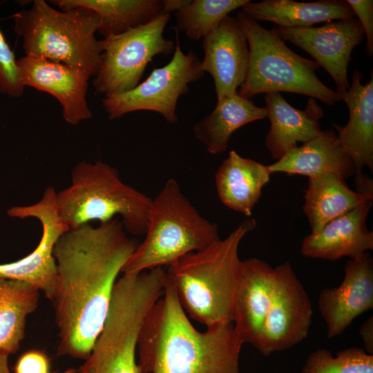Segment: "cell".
<instances>
[{
  "instance_id": "cell-6",
  "label": "cell",
  "mask_w": 373,
  "mask_h": 373,
  "mask_svg": "<svg viewBox=\"0 0 373 373\" xmlns=\"http://www.w3.org/2000/svg\"><path fill=\"white\" fill-rule=\"evenodd\" d=\"M12 18L15 32L22 39L26 55L96 75L102 49L95 37L99 19L93 10L84 7L58 10L44 0H34L30 8L21 10Z\"/></svg>"
},
{
  "instance_id": "cell-22",
  "label": "cell",
  "mask_w": 373,
  "mask_h": 373,
  "mask_svg": "<svg viewBox=\"0 0 373 373\" xmlns=\"http://www.w3.org/2000/svg\"><path fill=\"white\" fill-rule=\"evenodd\" d=\"M242 12L257 21L273 22L281 28L309 27L321 22L354 18L346 0L298 2L293 0L249 1Z\"/></svg>"
},
{
  "instance_id": "cell-9",
  "label": "cell",
  "mask_w": 373,
  "mask_h": 373,
  "mask_svg": "<svg viewBox=\"0 0 373 373\" xmlns=\"http://www.w3.org/2000/svg\"><path fill=\"white\" fill-rule=\"evenodd\" d=\"M176 34L173 55L166 65L153 70L144 81L131 90L104 96L102 105L109 119L134 111H150L160 114L170 124L178 122L179 97L187 93L189 84L201 79L204 73L200 59L193 50L183 52Z\"/></svg>"
},
{
  "instance_id": "cell-23",
  "label": "cell",
  "mask_w": 373,
  "mask_h": 373,
  "mask_svg": "<svg viewBox=\"0 0 373 373\" xmlns=\"http://www.w3.org/2000/svg\"><path fill=\"white\" fill-rule=\"evenodd\" d=\"M303 211L312 233L358 206L372 202L373 193L354 191L345 179L333 173L308 178Z\"/></svg>"
},
{
  "instance_id": "cell-10",
  "label": "cell",
  "mask_w": 373,
  "mask_h": 373,
  "mask_svg": "<svg viewBox=\"0 0 373 373\" xmlns=\"http://www.w3.org/2000/svg\"><path fill=\"white\" fill-rule=\"evenodd\" d=\"M309 296L291 264L274 267L271 305L255 347L264 356L289 349L304 340L312 319Z\"/></svg>"
},
{
  "instance_id": "cell-3",
  "label": "cell",
  "mask_w": 373,
  "mask_h": 373,
  "mask_svg": "<svg viewBox=\"0 0 373 373\" xmlns=\"http://www.w3.org/2000/svg\"><path fill=\"white\" fill-rule=\"evenodd\" d=\"M256 226L255 219H247L224 239L184 255L165 271L186 314L207 327L233 322L242 269L238 249Z\"/></svg>"
},
{
  "instance_id": "cell-30",
  "label": "cell",
  "mask_w": 373,
  "mask_h": 373,
  "mask_svg": "<svg viewBox=\"0 0 373 373\" xmlns=\"http://www.w3.org/2000/svg\"><path fill=\"white\" fill-rule=\"evenodd\" d=\"M355 15L358 17L366 36L365 52L367 56L373 55V1L346 0Z\"/></svg>"
},
{
  "instance_id": "cell-13",
  "label": "cell",
  "mask_w": 373,
  "mask_h": 373,
  "mask_svg": "<svg viewBox=\"0 0 373 373\" xmlns=\"http://www.w3.org/2000/svg\"><path fill=\"white\" fill-rule=\"evenodd\" d=\"M24 87L34 88L52 95L59 102L64 120L76 125L90 119L93 113L87 102L86 71L45 58L25 55L17 59Z\"/></svg>"
},
{
  "instance_id": "cell-16",
  "label": "cell",
  "mask_w": 373,
  "mask_h": 373,
  "mask_svg": "<svg viewBox=\"0 0 373 373\" xmlns=\"http://www.w3.org/2000/svg\"><path fill=\"white\" fill-rule=\"evenodd\" d=\"M372 202H367L306 236L300 251L308 258L336 260L355 258L373 249V233L366 225Z\"/></svg>"
},
{
  "instance_id": "cell-27",
  "label": "cell",
  "mask_w": 373,
  "mask_h": 373,
  "mask_svg": "<svg viewBox=\"0 0 373 373\" xmlns=\"http://www.w3.org/2000/svg\"><path fill=\"white\" fill-rule=\"evenodd\" d=\"M249 0H193L175 12V30L191 40L202 39L224 17Z\"/></svg>"
},
{
  "instance_id": "cell-5",
  "label": "cell",
  "mask_w": 373,
  "mask_h": 373,
  "mask_svg": "<svg viewBox=\"0 0 373 373\" xmlns=\"http://www.w3.org/2000/svg\"><path fill=\"white\" fill-rule=\"evenodd\" d=\"M144 235L123 267V274L169 266L220 240L217 224L200 215L173 178L152 199Z\"/></svg>"
},
{
  "instance_id": "cell-17",
  "label": "cell",
  "mask_w": 373,
  "mask_h": 373,
  "mask_svg": "<svg viewBox=\"0 0 373 373\" xmlns=\"http://www.w3.org/2000/svg\"><path fill=\"white\" fill-rule=\"evenodd\" d=\"M274 272V268L263 260H242L233 324L244 344H257L271 305Z\"/></svg>"
},
{
  "instance_id": "cell-12",
  "label": "cell",
  "mask_w": 373,
  "mask_h": 373,
  "mask_svg": "<svg viewBox=\"0 0 373 373\" xmlns=\"http://www.w3.org/2000/svg\"><path fill=\"white\" fill-rule=\"evenodd\" d=\"M274 28L283 39L306 51L329 73L339 95L348 90L347 68L351 54L365 36L358 19H340L319 27Z\"/></svg>"
},
{
  "instance_id": "cell-25",
  "label": "cell",
  "mask_w": 373,
  "mask_h": 373,
  "mask_svg": "<svg viewBox=\"0 0 373 373\" xmlns=\"http://www.w3.org/2000/svg\"><path fill=\"white\" fill-rule=\"evenodd\" d=\"M61 10L84 7L99 17L97 32L104 38L143 26L164 13L160 0H55Z\"/></svg>"
},
{
  "instance_id": "cell-1",
  "label": "cell",
  "mask_w": 373,
  "mask_h": 373,
  "mask_svg": "<svg viewBox=\"0 0 373 373\" xmlns=\"http://www.w3.org/2000/svg\"><path fill=\"white\" fill-rule=\"evenodd\" d=\"M139 242L114 218L70 229L54 248L57 279L51 302L57 356L86 360L106 318L117 276Z\"/></svg>"
},
{
  "instance_id": "cell-8",
  "label": "cell",
  "mask_w": 373,
  "mask_h": 373,
  "mask_svg": "<svg viewBox=\"0 0 373 373\" xmlns=\"http://www.w3.org/2000/svg\"><path fill=\"white\" fill-rule=\"evenodd\" d=\"M171 14L163 13L150 22L99 41L101 61L93 86L104 96L134 88L149 62L156 55L173 53L175 43L164 37Z\"/></svg>"
},
{
  "instance_id": "cell-11",
  "label": "cell",
  "mask_w": 373,
  "mask_h": 373,
  "mask_svg": "<svg viewBox=\"0 0 373 373\" xmlns=\"http://www.w3.org/2000/svg\"><path fill=\"white\" fill-rule=\"evenodd\" d=\"M7 213L13 218L37 219L42 226V236L29 254L15 262L0 264V277L26 283L51 300L57 279L54 248L59 238L70 229L57 212L55 189L48 186L37 203L13 207Z\"/></svg>"
},
{
  "instance_id": "cell-34",
  "label": "cell",
  "mask_w": 373,
  "mask_h": 373,
  "mask_svg": "<svg viewBox=\"0 0 373 373\" xmlns=\"http://www.w3.org/2000/svg\"><path fill=\"white\" fill-rule=\"evenodd\" d=\"M0 373H10L8 367V355L0 353Z\"/></svg>"
},
{
  "instance_id": "cell-2",
  "label": "cell",
  "mask_w": 373,
  "mask_h": 373,
  "mask_svg": "<svg viewBox=\"0 0 373 373\" xmlns=\"http://www.w3.org/2000/svg\"><path fill=\"white\" fill-rule=\"evenodd\" d=\"M243 344L233 323L196 329L166 277L140 334L137 366L140 373H240Z\"/></svg>"
},
{
  "instance_id": "cell-33",
  "label": "cell",
  "mask_w": 373,
  "mask_h": 373,
  "mask_svg": "<svg viewBox=\"0 0 373 373\" xmlns=\"http://www.w3.org/2000/svg\"><path fill=\"white\" fill-rule=\"evenodd\" d=\"M191 0H164L162 1L164 13L176 12L186 6Z\"/></svg>"
},
{
  "instance_id": "cell-21",
  "label": "cell",
  "mask_w": 373,
  "mask_h": 373,
  "mask_svg": "<svg viewBox=\"0 0 373 373\" xmlns=\"http://www.w3.org/2000/svg\"><path fill=\"white\" fill-rule=\"evenodd\" d=\"M271 175L268 166L232 150L215 174L218 198L227 208L250 216Z\"/></svg>"
},
{
  "instance_id": "cell-4",
  "label": "cell",
  "mask_w": 373,
  "mask_h": 373,
  "mask_svg": "<svg viewBox=\"0 0 373 373\" xmlns=\"http://www.w3.org/2000/svg\"><path fill=\"white\" fill-rule=\"evenodd\" d=\"M151 202L102 161L78 162L72 171L71 184L56 192L57 212L70 229L120 216L124 229L133 236L145 234Z\"/></svg>"
},
{
  "instance_id": "cell-31",
  "label": "cell",
  "mask_w": 373,
  "mask_h": 373,
  "mask_svg": "<svg viewBox=\"0 0 373 373\" xmlns=\"http://www.w3.org/2000/svg\"><path fill=\"white\" fill-rule=\"evenodd\" d=\"M15 373H50L47 356L38 350L23 353L15 366Z\"/></svg>"
},
{
  "instance_id": "cell-19",
  "label": "cell",
  "mask_w": 373,
  "mask_h": 373,
  "mask_svg": "<svg viewBox=\"0 0 373 373\" xmlns=\"http://www.w3.org/2000/svg\"><path fill=\"white\" fill-rule=\"evenodd\" d=\"M265 102L270 122L265 143L273 159L280 160L298 142H307L323 131V111L314 98L309 97L302 111L291 106L280 93H266Z\"/></svg>"
},
{
  "instance_id": "cell-32",
  "label": "cell",
  "mask_w": 373,
  "mask_h": 373,
  "mask_svg": "<svg viewBox=\"0 0 373 373\" xmlns=\"http://www.w3.org/2000/svg\"><path fill=\"white\" fill-rule=\"evenodd\" d=\"M359 334L362 338L364 350L370 354H373V318L372 316L369 317L364 322L360 329Z\"/></svg>"
},
{
  "instance_id": "cell-35",
  "label": "cell",
  "mask_w": 373,
  "mask_h": 373,
  "mask_svg": "<svg viewBox=\"0 0 373 373\" xmlns=\"http://www.w3.org/2000/svg\"><path fill=\"white\" fill-rule=\"evenodd\" d=\"M64 373H84L83 370L81 369H69L65 371Z\"/></svg>"
},
{
  "instance_id": "cell-24",
  "label": "cell",
  "mask_w": 373,
  "mask_h": 373,
  "mask_svg": "<svg viewBox=\"0 0 373 373\" xmlns=\"http://www.w3.org/2000/svg\"><path fill=\"white\" fill-rule=\"evenodd\" d=\"M265 117V108L256 106L251 99L236 93L217 100L213 111L195 123L193 130L208 153L217 155L227 149L229 139L236 130Z\"/></svg>"
},
{
  "instance_id": "cell-29",
  "label": "cell",
  "mask_w": 373,
  "mask_h": 373,
  "mask_svg": "<svg viewBox=\"0 0 373 373\" xmlns=\"http://www.w3.org/2000/svg\"><path fill=\"white\" fill-rule=\"evenodd\" d=\"M24 88L17 59L0 29V93L10 97H20Z\"/></svg>"
},
{
  "instance_id": "cell-28",
  "label": "cell",
  "mask_w": 373,
  "mask_h": 373,
  "mask_svg": "<svg viewBox=\"0 0 373 373\" xmlns=\"http://www.w3.org/2000/svg\"><path fill=\"white\" fill-rule=\"evenodd\" d=\"M302 373H373V354L363 348L352 347L334 356L330 351L320 348L308 355Z\"/></svg>"
},
{
  "instance_id": "cell-7",
  "label": "cell",
  "mask_w": 373,
  "mask_h": 373,
  "mask_svg": "<svg viewBox=\"0 0 373 373\" xmlns=\"http://www.w3.org/2000/svg\"><path fill=\"white\" fill-rule=\"evenodd\" d=\"M247 39L249 61L242 84L238 90L250 99L260 93L287 92L318 99L333 105L338 93L316 76L320 66L291 50L275 28L268 30L242 12L236 16Z\"/></svg>"
},
{
  "instance_id": "cell-14",
  "label": "cell",
  "mask_w": 373,
  "mask_h": 373,
  "mask_svg": "<svg viewBox=\"0 0 373 373\" xmlns=\"http://www.w3.org/2000/svg\"><path fill=\"white\" fill-rule=\"evenodd\" d=\"M318 306L329 338L340 336L357 316L373 308V260L368 252L347 260L341 283L322 289Z\"/></svg>"
},
{
  "instance_id": "cell-15",
  "label": "cell",
  "mask_w": 373,
  "mask_h": 373,
  "mask_svg": "<svg viewBox=\"0 0 373 373\" xmlns=\"http://www.w3.org/2000/svg\"><path fill=\"white\" fill-rule=\"evenodd\" d=\"M201 68L213 77L217 100L238 92L249 61V46L236 19L227 15L202 38Z\"/></svg>"
},
{
  "instance_id": "cell-18",
  "label": "cell",
  "mask_w": 373,
  "mask_h": 373,
  "mask_svg": "<svg viewBox=\"0 0 373 373\" xmlns=\"http://www.w3.org/2000/svg\"><path fill=\"white\" fill-rule=\"evenodd\" d=\"M361 73L356 70L348 90L340 95L347 106L346 125L333 124L338 140L354 162L355 174H362L364 166L373 171V75L365 85Z\"/></svg>"
},
{
  "instance_id": "cell-26",
  "label": "cell",
  "mask_w": 373,
  "mask_h": 373,
  "mask_svg": "<svg viewBox=\"0 0 373 373\" xmlns=\"http://www.w3.org/2000/svg\"><path fill=\"white\" fill-rule=\"evenodd\" d=\"M39 291L18 280L0 277V353H16L25 336L28 316L38 305Z\"/></svg>"
},
{
  "instance_id": "cell-20",
  "label": "cell",
  "mask_w": 373,
  "mask_h": 373,
  "mask_svg": "<svg viewBox=\"0 0 373 373\" xmlns=\"http://www.w3.org/2000/svg\"><path fill=\"white\" fill-rule=\"evenodd\" d=\"M268 169L271 174L283 172L309 178L333 173L345 180L355 173L353 161L332 129L323 131L316 137L290 150Z\"/></svg>"
}]
</instances>
